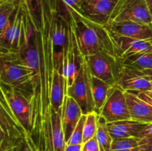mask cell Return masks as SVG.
<instances>
[{
  "instance_id": "2",
  "label": "cell",
  "mask_w": 152,
  "mask_h": 151,
  "mask_svg": "<svg viewBox=\"0 0 152 151\" xmlns=\"http://www.w3.org/2000/svg\"><path fill=\"white\" fill-rule=\"evenodd\" d=\"M68 13L70 24L83 56L105 52L118 57L111 34L106 27L90 20L76 9H71Z\"/></svg>"
},
{
  "instance_id": "20",
  "label": "cell",
  "mask_w": 152,
  "mask_h": 151,
  "mask_svg": "<svg viewBox=\"0 0 152 151\" xmlns=\"http://www.w3.org/2000/svg\"><path fill=\"white\" fill-rule=\"evenodd\" d=\"M51 151H65L66 142L62 130L61 115L52 109L51 113Z\"/></svg>"
},
{
  "instance_id": "22",
  "label": "cell",
  "mask_w": 152,
  "mask_h": 151,
  "mask_svg": "<svg viewBox=\"0 0 152 151\" xmlns=\"http://www.w3.org/2000/svg\"><path fill=\"white\" fill-rule=\"evenodd\" d=\"M91 93L96 112L99 113V110L103 106L108 96V91L112 85L108 84L103 80L95 77L91 74Z\"/></svg>"
},
{
  "instance_id": "7",
  "label": "cell",
  "mask_w": 152,
  "mask_h": 151,
  "mask_svg": "<svg viewBox=\"0 0 152 151\" xmlns=\"http://www.w3.org/2000/svg\"><path fill=\"white\" fill-rule=\"evenodd\" d=\"M124 21L152 24V15L145 0H120L110 22Z\"/></svg>"
},
{
  "instance_id": "23",
  "label": "cell",
  "mask_w": 152,
  "mask_h": 151,
  "mask_svg": "<svg viewBox=\"0 0 152 151\" xmlns=\"http://www.w3.org/2000/svg\"><path fill=\"white\" fill-rule=\"evenodd\" d=\"M96 140L99 144L100 151H111L114 139L109 133L107 122L101 115L98 117L97 131L96 134Z\"/></svg>"
},
{
  "instance_id": "12",
  "label": "cell",
  "mask_w": 152,
  "mask_h": 151,
  "mask_svg": "<svg viewBox=\"0 0 152 151\" xmlns=\"http://www.w3.org/2000/svg\"><path fill=\"white\" fill-rule=\"evenodd\" d=\"M83 59L84 56H83L80 53L75 34L70 24L69 41H68V48L64 53L63 70H62V74L66 85V91L75 80L83 65Z\"/></svg>"
},
{
  "instance_id": "19",
  "label": "cell",
  "mask_w": 152,
  "mask_h": 151,
  "mask_svg": "<svg viewBox=\"0 0 152 151\" xmlns=\"http://www.w3.org/2000/svg\"><path fill=\"white\" fill-rule=\"evenodd\" d=\"M66 85L63 74L55 69L52 78L50 104L55 112L62 115L64 99L66 95Z\"/></svg>"
},
{
  "instance_id": "4",
  "label": "cell",
  "mask_w": 152,
  "mask_h": 151,
  "mask_svg": "<svg viewBox=\"0 0 152 151\" xmlns=\"http://www.w3.org/2000/svg\"><path fill=\"white\" fill-rule=\"evenodd\" d=\"M34 30L21 4L5 29L0 33V50L18 51L29 40Z\"/></svg>"
},
{
  "instance_id": "32",
  "label": "cell",
  "mask_w": 152,
  "mask_h": 151,
  "mask_svg": "<svg viewBox=\"0 0 152 151\" xmlns=\"http://www.w3.org/2000/svg\"><path fill=\"white\" fill-rule=\"evenodd\" d=\"M137 94V96L152 106V90H147V91L134 92Z\"/></svg>"
},
{
  "instance_id": "29",
  "label": "cell",
  "mask_w": 152,
  "mask_h": 151,
  "mask_svg": "<svg viewBox=\"0 0 152 151\" xmlns=\"http://www.w3.org/2000/svg\"><path fill=\"white\" fill-rule=\"evenodd\" d=\"M86 120V115L83 114L66 144H83L84 125Z\"/></svg>"
},
{
  "instance_id": "3",
  "label": "cell",
  "mask_w": 152,
  "mask_h": 151,
  "mask_svg": "<svg viewBox=\"0 0 152 151\" xmlns=\"http://www.w3.org/2000/svg\"><path fill=\"white\" fill-rule=\"evenodd\" d=\"M0 59L1 84L22 93L31 102L33 96L31 73L19 50H0Z\"/></svg>"
},
{
  "instance_id": "10",
  "label": "cell",
  "mask_w": 152,
  "mask_h": 151,
  "mask_svg": "<svg viewBox=\"0 0 152 151\" xmlns=\"http://www.w3.org/2000/svg\"><path fill=\"white\" fill-rule=\"evenodd\" d=\"M0 87L1 95L5 99L11 112L21 125L30 133L31 116L30 101L22 93L4 84H1Z\"/></svg>"
},
{
  "instance_id": "36",
  "label": "cell",
  "mask_w": 152,
  "mask_h": 151,
  "mask_svg": "<svg viewBox=\"0 0 152 151\" xmlns=\"http://www.w3.org/2000/svg\"><path fill=\"white\" fill-rule=\"evenodd\" d=\"M147 3V5H148V8H149L150 12H151V15H152V0H145Z\"/></svg>"
},
{
  "instance_id": "9",
  "label": "cell",
  "mask_w": 152,
  "mask_h": 151,
  "mask_svg": "<svg viewBox=\"0 0 152 151\" xmlns=\"http://www.w3.org/2000/svg\"><path fill=\"white\" fill-rule=\"evenodd\" d=\"M0 151H37L32 137L21 124L0 130Z\"/></svg>"
},
{
  "instance_id": "30",
  "label": "cell",
  "mask_w": 152,
  "mask_h": 151,
  "mask_svg": "<svg viewBox=\"0 0 152 151\" xmlns=\"http://www.w3.org/2000/svg\"><path fill=\"white\" fill-rule=\"evenodd\" d=\"M82 151H100L96 136L83 144Z\"/></svg>"
},
{
  "instance_id": "16",
  "label": "cell",
  "mask_w": 152,
  "mask_h": 151,
  "mask_svg": "<svg viewBox=\"0 0 152 151\" xmlns=\"http://www.w3.org/2000/svg\"><path fill=\"white\" fill-rule=\"evenodd\" d=\"M83 115V111L79 104L73 98L65 95L62 106L61 121L66 143L71 138Z\"/></svg>"
},
{
  "instance_id": "34",
  "label": "cell",
  "mask_w": 152,
  "mask_h": 151,
  "mask_svg": "<svg viewBox=\"0 0 152 151\" xmlns=\"http://www.w3.org/2000/svg\"><path fill=\"white\" fill-rule=\"evenodd\" d=\"M83 144H66L65 151H82Z\"/></svg>"
},
{
  "instance_id": "33",
  "label": "cell",
  "mask_w": 152,
  "mask_h": 151,
  "mask_svg": "<svg viewBox=\"0 0 152 151\" xmlns=\"http://www.w3.org/2000/svg\"><path fill=\"white\" fill-rule=\"evenodd\" d=\"M152 137V123L147 124L139 136V139Z\"/></svg>"
},
{
  "instance_id": "1",
  "label": "cell",
  "mask_w": 152,
  "mask_h": 151,
  "mask_svg": "<svg viewBox=\"0 0 152 151\" xmlns=\"http://www.w3.org/2000/svg\"><path fill=\"white\" fill-rule=\"evenodd\" d=\"M50 29L51 23L45 22L41 30H34L29 40L19 50L31 73L30 134L37 151H51L50 90L55 68Z\"/></svg>"
},
{
  "instance_id": "17",
  "label": "cell",
  "mask_w": 152,
  "mask_h": 151,
  "mask_svg": "<svg viewBox=\"0 0 152 151\" xmlns=\"http://www.w3.org/2000/svg\"><path fill=\"white\" fill-rule=\"evenodd\" d=\"M131 119L145 124L152 123V106L134 92L125 91Z\"/></svg>"
},
{
  "instance_id": "38",
  "label": "cell",
  "mask_w": 152,
  "mask_h": 151,
  "mask_svg": "<svg viewBox=\"0 0 152 151\" xmlns=\"http://www.w3.org/2000/svg\"><path fill=\"white\" fill-rule=\"evenodd\" d=\"M151 84H152V81H151Z\"/></svg>"
},
{
  "instance_id": "26",
  "label": "cell",
  "mask_w": 152,
  "mask_h": 151,
  "mask_svg": "<svg viewBox=\"0 0 152 151\" xmlns=\"http://www.w3.org/2000/svg\"><path fill=\"white\" fill-rule=\"evenodd\" d=\"M111 151H140L139 139L130 137L114 139Z\"/></svg>"
},
{
  "instance_id": "31",
  "label": "cell",
  "mask_w": 152,
  "mask_h": 151,
  "mask_svg": "<svg viewBox=\"0 0 152 151\" xmlns=\"http://www.w3.org/2000/svg\"><path fill=\"white\" fill-rule=\"evenodd\" d=\"M140 151H152V137L139 139Z\"/></svg>"
},
{
  "instance_id": "35",
  "label": "cell",
  "mask_w": 152,
  "mask_h": 151,
  "mask_svg": "<svg viewBox=\"0 0 152 151\" xmlns=\"http://www.w3.org/2000/svg\"><path fill=\"white\" fill-rule=\"evenodd\" d=\"M142 72L145 73V75L146 76L147 78L152 81V70H142Z\"/></svg>"
},
{
  "instance_id": "5",
  "label": "cell",
  "mask_w": 152,
  "mask_h": 151,
  "mask_svg": "<svg viewBox=\"0 0 152 151\" xmlns=\"http://www.w3.org/2000/svg\"><path fill=\"white\" fill-rule=\"evenodd\" d=\"M66 95L79 104L84 115L96 111L91 93V73L85 57L81 68L73 84L68 88Z\"/></svg>"
},
{
  "instance_id": "21",
  "label": "cell",
  "mask_w": 152,
  "mask_h": 151,
  "mask_svg": "<svg viewBox=\"0 0 152 151\" xmlns=\"http://www.w3.org/2000/svg\"><path fill=\"white\" fill-rule=\"evenodd\" d=\"M45 1V0H23L22 3L31 25L37 31H40L42 28Z\"/></svg>"
},
{
  "instance_id": "28",
  "label": "cell",
  "mask_w": 152,
  "mask_h": 151,
  "mask_svg": "<svg viewBox=\"0 0 152 151\" xmlns=\"http://www.w3.org/2000/svg\"><path fill=\"white\" fill-rule=\"evenodd\" d=\"M83 2V0H56V6L58 12L67 19H69L68 10L71 9L80 10Z\"/></svg>"
},
{
  "instance_id": "18",
  "label": "cell",
  "mask_w": 152,
  "mask_h": 151,
  "mask_svg": "<svg viewBox=\"0 0 152 151\" xmlns=\"http://www.w3.org/2000/svg\"><path fill=\"white\" fill-rule=\"evenodd\" d=\"M147 124L141 123L132 119L122 120L114 122L107 123L109 133L113 139L139 136Z\"/></svg>"
},
{
  "instance_id": "15",
  "label": "cell",
  "mask_w": 152,
  "mask_h": 151,
  "mask_svg": "<svg viewBox=\"0 0 152 151\" xmlns=\"http://www.w3.org/2000/svg\"><path fill=\"white\" fill-rule=\"evenodd\" d=\"M111 33V32H110ZM117 54L123 59L141 53H152V40L135 39L111 33Z\"/></svg>"
},
{
  "instance_id": "25",
  "label": "cell",
  "mask_w": 152,
  "mask_h": 151,
  "mask_svg": "<svg viewBox=\"0 0 152 151\" xmlns=\"http://www.w3.org/2000/svg\"><path fill=\"white\" fill-rule=\"evenodd\" d=\"M22 3L15 1H0V33L5 29L15 11Z\"/></svg>"
},
{
  "instance_id": "27",
  "label": "cell",
  "mask_w": 152,
  "mask_h": 151,
  "mask_svg": "<svg viewBox=\"0 0 152 151\" xmlns=\"http://www.w3.org/2000/svg\"><path fill=\"white\" fill-rule=\"evenodd\" d=\"M98 117H99V113L96 111L86 115V120L84 125V133H83V143L96 136V131H97Z\"/></svg>"
},
{
  "instance_id": "13",
  "label": "cell",
  "mask_w": 152,
  "mask_h": 151,
  "mask_svg": "<svg viewBox=\"0 0 152 151\" xmlns=\"http://www.w3.org/2000/svg\"><path fill=\"white\" fill-rule=\"evenodd\" d=\"M120 0H83L78 10L90 20L105 26L111 21V16Z\"/></svg>"
},
{
  "instance_id": "14",
  "label": "cell",
  "mask_w": 152,
  "mask_h": 151,
  "mask_svg": "<svg viewBox=\"0 0 152 151\" xmlns=\"http://www.w3.org/2000/svg\"><path fill=\"white\" fill-rule=\"evenodd\" d=\"M105 27L115 35L135 39L152 40V24L124 21L109 22Z\"/></svg>"
},
{
  "instance_id": "8",
  "label": "cell",
  "mask_w": 152,
  "mask_h": 151,
  "mask_svg": "<svg viewBox=\"0 0 152 151\" xmlns=\"http://www.w3.org/2000/svg\"><path fill=\"white\" fill-rule=\"evenodd\" d=\"M107 123L131 119L125 91L114 84L110 88L103 106L99 112Z\"/></svg>"
},
{
  "instance_id": "37",
  "label": "cell",
  "mask_w": 152,
  "mask_h": 151,
  "mask_svg": "<svg viewBox=\"0 0 152 151\" xmlns=\"http://www.w3.org/2000/svg\"><path fill=\"white\" fill-rule=\"evenodd\" d=\"M15 1V2H22L23 0H0V1Z\"/></svg>"
},
{
  "instance_id": "11",
  "label": "cell",
  "mask_w": 152,
  "mask_h": 151,
  "mask_svg": "<svg viewBox=\"0 0 152 151\" xmlns=\"http://www.w3.org/2000/svg\"><path fill=\"white\" fill-rule=\"evenodd\" d=\"M85 58L92 76L112 86L116 84L115 64L119 57L105 52H98Z\"/></svg>"
},
{
  "instance_id": "6",
  "label": "cell",
  "mask_w": 152,
  "mask_h": 151,
  "mask_svg": "<svg viewBox=\"0 0 152 151\" xmlns=\"http://www.w3.org/2000/svg\"><path fill=\"white\" fill-rule=\"evenodd\" d=\"M116 84L127 92H140L152 90L151 81L142 70L129 66L120 58L115 64Z\"/></svg>"
},
{
  "instance_id": "24",
  "label": "cell",
  "mask_w": 152,
  "mask_h": 151,
  "mask_svg": "<svg viewBox=\"0 0 152 151\" xmlns=\"http://www.w3.org/2000/svg\"><path fill=\"white\" fill-rule=\"evenodd\" d=\"M121 60L126 65L139 70H152V53L134 55Z\"/></svg>"
}]
</instances>
